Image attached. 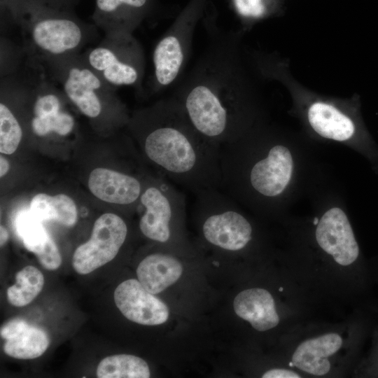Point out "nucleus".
Returning <instances> with one entry per match:
<instances>
[{"label": "nucleus", "mask_w": 378, "mask_h": 378, "mask_svg": "<svg viewBox=\"0 0 378 378\" xmlns=\"http://www.w3.org/2000/svg\"><path fill=\"white\" fill-rule=\"evenodd\" d=\"M206 20V47L173 97L196 130L220 148L253 127L256 92L242 57L241 32Z\"/></svg>", "instance_id": "nucleus-1"}, {"label": "nucleus", "mask_w": 378, "mask_h": 378, "mask_svg": "<svg viewBox=\"0 0 378 378\" xmlns=\"http://www.w3.org/2000/svg\"><path fill=\"white\" fill-rule=\"evenodd\" d=\"M146 120L144 154L171 182L193 193L219 188V148L196 130L173 96L157 104Z\"/></svg>", "instance_id": "nucleus-2"}, {"label": "nucleus", "mask_w": 378, "mask_h": 378, "mask_svg": "<svg viewBox=\"0 0 378 378\" xmlns=\"http://www.w3.org/2000/svg\"><path fill=\"white\" fill-rule=\"evenodd\" d=\"M195 195L192 207L202 220L205 241L227 251L244 248L252 239L253 228L234 200L218 188L202 190Z\"/></svg>", "instance_id": "nucleus-3"}, {"label": "nucleus", "mask_w": 378, "mask_h": 378, "mask_svg": "<svg viewBox=\"0 0 378 378\" xmlns=\"http://www.w3.org/2000/svg\"><path fill=\"white\" fill-rule=\"evenodd\" d=\"M293 161L289 149L275 144L261 158L251 163L244 170L220 172L219 188L234 199L247 186L256 195L274 198L281 195L290 180Z\"/></svg>", "instance_id": "nucleus-4"}, {"label": "nucleus", "mask_w": 378, "mask_h": 378, "mask_svg": "<svg viewBox=\"0 0 378 378\" xmlns=\"http://www.w3.org/2000/svg\"><path fill=\"white\" fill-rule=\"evenodd\" d=\"M209 0H190L157 43L153 55L154 76L158 88L172 84L188 59L195 29Z\"/></svg>", "instance_id": "nucleus-5"}, {"label": "nucleus", "mask_w": 378, "mask_h": 378, "mask_svg": "<svg viewBox=\"0 0 378 378\" xmlns=\"http://www.w3.org/2000/svg\"><path fill=\"white\" fill-rule=\"evenodd\" d=\"M139 202L144 209L139 220L142 234L160 243L172 240L174 227L178 226L184 217V194L172 182L160 179L144 188Z\"/></svg>", "instance_id": "nucleus-6"}, {"label": "nucleus", "mask_w": 378, "mask_h": 378, "mask_svg": "<svg viewBox=\"0 0 378 378\" xmlns=\"http://www.w3.org/2000/svg\"><path fill=\"white\" fill-rule=\"evenodd\" d=\"M127 227L119 216L106 213L94 223L90 239L75 251L72 265L80 274H87L112 260L124 244Z\"/></svg>", "instance_id": "nucleus-7"}, {"label": "nucleus", "mask_w": 378, "mask_h": 378, "mask_svg": "<svg viewBox=\"0 0 378 378\" xmlns=\"http://www.w3.org/2000/svg\"><path fill=\"white\" fill-rule=\"evenodd\" d=\"M114 300L127 319L139 324L160 325L169 317L166 304L148 291L139 280L127 279L119 284L114 291Z\"/></svg>", "instance_id": "nucleus-8"}, {"label": "nucleus", "mask_w": 378, "mask_h": 378, "mask_svg": "<svg viewBox=\"0 0 378 378\" xmlns=\"http://www.w3.org/2000/svg\"><path fill=\"white\" fill-rule=\"evenodd\" d=\"M316 239L320 247L341 265L352 264L359 255L351 224L340 208L333 207L323 215L317 224Z\"/></svg>", "instance_id": "nucleus-9"}, {"label": "nucleus", "mask_w": 378, "mask_h": 378, "mask_svg": "<svg viewBox=\"0 0 378 378\" xmlns=\"http://www.w3.org/2000/svg\"><path fill=\"white\" fill-rule=\"evenodd\" d=\"M88 187L97 198L112 204L132 205L139 201L144 190L137 177L105 168H96L90 174Z\"/></svg>", "instance_id": "nucleus-10"}, {"label": "nucleus", "mask_w": 378, "mask_h": 378, "mask_svg": "<svg viewBox=\"0 0 378 378\" xmlns=\"http://www.w3.org/2000/svg\"><path fill=\"white\" fill-rule=\"evenodd\" d=\"M32 38L42 50L59 55L76 48L80 43L82 31L70 19L49 17L39 19L34 23Z\"/></svg>", "instance_id": "nucleus-11"}, {"label": "nucleus", "mask_w": 378, "mask_h": 378, "mask_svg": "<svg viewBox=\"0 0 378 378\" xmlns=\"http://www.w3.org/2000/svg\"><path fill=\"white\" fill-rule=\"evenodd\" d=\"M233 307L238 316L248 321L258 331L272 329L279 322L274 300L267 290L259 288L244 290L235 297Z\"/></svg>", "instance_id": "nucleus-12"}, {"label": "nucleus", "mask_w": 378, "mask_h": 378, "mask_svg": "<svg viewBox=\"0 0 378 378\" xmlns=\"http://www.w3.org/2000/svg\"><path fill=\"white\" fill-rule=\"evenodd\" d=\"M342 344L341 336L335 332L307 340L295 349L292 362L294 366L308 374L325 375L330 369L328 358L336 353Z\"/></svg>", "instance_id": "nucleus-13"}, {"label": "nucleus", "mask_w": 378, "mask_h": 378, "mask_svg": "<svg viewBox=\"0 0 378 378\" xmlns=\"http://www.w3.org/2000/svg\"><path fill=\"white\" fill-rule=\"evenodd\" d=\"M101 88V80L97 74L85 67L71 68L64 83L68 98L89 118H96L101 113L102 104L97 92Z\"/></svg>", "instance_id": "nucleus-14"}, {"label": "nucleus", "mask_w": 378, "mask_h": 378, "mask_svg": "<svg viewBox=\"0 0 378 378\" xmlns=\"http://www.w3.org/2000/svg\"><path fill=\"white\" fill-rule=\"evenodd\" d=\"M182 272L181 262L172 255L162 253L147 255L136 269L139 282L154 295L177 281Z\"/></svg>", "instance_id": "nucleus-15"}, {"label": "nucleus", "mask_w": 378, "mask_h": 378, "mask_svg": "<svg viewBox=\"0 0 378 378\" xmlns=\"http://www.w3.org/2000/svg\"><path fill=\"white\" fill-rule=\"evenodd\" d=\"M88 62L106 81L113 85H132L139 79L138 59L118 57L109 48L98 47L93 49L88 55Z\"/></svg>", "instance_id": "nucleus-16"}, {"label": "nucleus", "mask_w": 378, "mask_h": 378, "mask_svg": "<svg viewBox=\"0 0 378 378\" xmlns=\"http://www.w3.org/2000/svg\"><path fill=\"white\" fill-rule=\"evenodd\" d=\"M29 210L43 222L54 220L71 227L77 221L76 206L71 198L64 194H37L31 201Z\"/></svg>", "instance_id": "nucleus-17"}, {"label": "nucleus", "mask_w": 378, "mask_h": 378, "mask_svg": "<svg viewBox=\"0 0 378 378\" xmlns=\"http://www.w3.org/2000/svg\"><path fill=\"white\" fill-rule=\"evenodd\" d=\"M49 344V337L43 330L29 325L15 337L6 340L4 351L15 358L33 359L41 356Z\"/></svg>", "instance_id": "nucleus-18"}, {"label": "nucleus", "mask_w": 378, "mask_h": 378, "mask_svg": "<svg viewBox=\"0 0 378 378\" xmlns=\"http://www.w3.org/2000/svg\"><path fill=\"white\" fill-rule=\"evenodd\" d=\"M150 370L142 358L129 354H116L103 358L97 368L99 378H148Z\"/></svg>", "instance_id": "nucleus-19"}, {"label": "nucleus", "mask_w": 378, "mask_h": 378, "mask_svg": "<svg viewBox=\"0 0 378 378\" xmlns=\"http://www.w3.org/2000/svg\"><path fill=\"white\" fill-rule=\"evenodd\" d=\"M15 227L24 247L36 255L43 252L53 241L43 221L29 209L21 210L15 220Z\"/></svg>", "instance_id": "nucleus-20"}, {"label": "nucleus", "mask_w": 378, "mask_h": 378, "mask_svg": "<svg viewBox=\"0 0 378 378\" xmlns=\"http://www.w3.org/2000/svg\"><path fill=\"white\" fill-rule=\"evenodd\" d=\"M16 284L7 290V299L15 307L29 304L41 291L44 277L41 272L34 266H27L15 274Z\"/></svg>", "instance_id": "nucleus-21"}, {"label": "nucleus", "mask_w": 378, "mask_h": 378, "mask_svg": "<svg viewBox=\"0 0 378 378\" xmlns=\"http://www.w3.org/2000/svg\"><path fill=\"white\" fill-rule=\"evenodd\" d=\"M74 126V118L61 109L41 115H34L31 120L32 130L41 136L51 132L66 136L72 131Z\"/></svg>", "instance_id": "nucleus-22"}, {"label": "nucleus", "mask_w": 378, "mask_h": 378, "mask_svg": "<svg viewBox=\"0 0 378 378\" xmlns=\"http://www.w3.org/2000/svg\"><path fill=\"white\" fill-rule=\"evenodd\" d=\"M21 127L10 111L3 103L0 104V152L3 154L13 153L21 141Z\"/></svg>", "instance_id": "nucleus-23"}, {"label": "nucleus", "mask_w": 378, "mask_h": 378, "mask_svg": "<svg viewBox=\"0 0 378 378\" xmlns=\"http://www.w3.org/2000/svg\"><path fill=\"white\" fill-rule=\"evenodd\" d=\"M232 4L246 26L275 14L278 10L276 0H232Z\"/></svg>", "instance_id": "nucleus-24"}, {"label": "nucleus", "mask_w": 378, "mask_h": 378, "mask_svg": "<svg viewBox=\"0 0 378 378\" xmlns=\"http://www.w3.org/2000/svg\"><path fill=\"white\" fill-rule=\"evenodd\" d=\"M148 4L149 0H96L99 12L129 17L142 13Z\"/></svg>", "instance_id": "nucleus-25"}, {"label": "nucleus", "mask_w": 378, "mask_h": 378, "mask_svg": "<svg viewBox=\"0 0 378 378\" xmlns=\"http://www.w3.org/2000/svg\"><path fill=\"white\" fill-rule=\"evenodd\" d=\"M28 326L29 324L27 321L21 318L10 320L1 327L0 331L1 337L5 340L12 338Z\"/></svg>", "instance_id": "nucleus-26"}, {"label": "nucleus", "mask_w": 378, "mask_h": 378, "mask_svg": "<svg viewBox=\"0 0 378 378\" xmlns=\"http://www.w3.org/2000/svg\"><path fill=\"white\" fill-rule=\"evenodd\" d=\"M262 378H300V376L291 370L284 369H272L267 371Z\"/></svg>", "instance_id": "nucleus-27"}, {"label": "nucleus", "mask_w": 378, "mask_h": 378, "mask_svg": "<svg viewBox=\"0 0 378 378\" xmlns=\"http://www.w3.org/2000/svg\"><path fill=\"white\" fill-rule=\"evenodd\" d=\"M9 169V163L8 160L3 157L0 156V176L2 177L4 176Z\"/></svg>", "instance_id": "nucleus-28"}, {"label": "nucleus", "mask_w": 378, "mask_h": 378, "mask_svg": "<svg viewBox=\"0 0 378 378\" xmlns=\"http://www.w3.org/2000/svg\"><path fill=\"white\" fill-rule=\"evenodd\" d=\"M8 239V232L7 230L3 225L0 227V244L3 246Z\"/></svg>", "instance_id": "nucleus-29"}, {"label": "nucleus", "mask_w": 378, "mask_h": 378, "mask_svg": "<svg viewBox=\"0 0 378 378\" xmlns=\"http://www.w3.org/2000/svg\"><path fill=\"white\" fill-rule=\"evenodd\" d=\"M213 265H215V266H217L218 267L219 266V262L218 261H213Z\"/></svg>", "instance_id": "nucleus-30"}, {"label": "nucleus", "mask_w": 378, "mask_h": 378, "mask_svg": "<svg viewBox=\"0 0 378 378\" xmlns=\"http://www.w3.org/2000/svg\"><path fill=\"white\" fill-rule=\"evenodd\" d=\"M318 223V219L317 218H315L314 222V225H317Z\"/></svg>", "instance_id": "nucleus-31"}, {"label": "nucleus", "mask_w": 378, "mask_h": 378, "mask_svg": "<svg viewBox=\"0 0 378 378\" xmlns=\"http://www.w3.org/2000/svg\"><path fill=\"white\" fill-rule=\"evenodd\" d=\"M282 290H283V288L281 287V288H279V291H282Z\"/></svg>", "instance_id": "nucleus-32"}]
</instances>
